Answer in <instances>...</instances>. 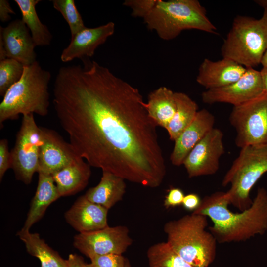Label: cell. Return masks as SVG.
I'll return each mask as SVG.
<instances>
[{
	"label": "cell",
	"instance_id": "obj_1",
	"mask_svg": "<svg viewBox=\"0 0 267 267\" xmlns=\"http://www.w3.org/2000/svg\"><path fill=\"white\" fill-rule=\"evenodd\" d=\"M61 67L53 103L70 143L90 166L156 188L166 173L156 124L139 91L88 58Z\"/></svg>",
	"mask_w": 267,
	"mask_h": 267
},
{
	"label": "cell",
	"instance_id": "obj_2",
	"mask_svg": "<svg viewBox=\"0 0 267 267\" xmlns=\"http://www.w3.org/2000/svg\"><path fill=\"white\" fill-rule=\"evenodd\" d=\"M230 204L226 192L217 191L204 197L193 213L209 217L213 225L210 232L220 243L245 241L267 230V192L258 189L251 206L235 213L228 208Z\"/></svg>",
	"mask_w": 267,
	"mask_h": 267
},
{
	"label": "cell",
	"instance_id": "obj_3",
	"mask_svg": "<svg viewBox=\"0 0 267 267\" xmlns=\"http://www.w3.org/2000/svg\"><path fill=\"white\" fill-rule=\"evenodd\" d=\"M207 217L192 213L168 221L164 226L166 243L182 259L196 267H209L214 262L217 240L206 230Z\"/></svg>",
	"mask_w": 267,
	"mask_h": 267
},
{
	"label": "cell",
	"instance_id": "obj_4",
	"mask_svg": "<svg viewBox=\"0 0 267 267\" xmlns=\"http://www.w3.org/2000/svg\"><path fill=\"white\" fill-rule=\"evenodd\" d=\"M51 77L50 72L37 61L24 67L21 78L9 89L0 104V129L5 121L16 119L20 114H48Z\"/></svg>",
	"mask_w": 267,
	"mask_h": 267
},
{
	"label": "cell",
	"instance_id": "obj_5",
	"mask_svg": "<svg viewBox=\"0 0 267 267\" xmlns=\"http://www.w3.org/2000/svg\"><path fill=\"white\" fill-rule=\"evenodd\" d=\"M143 20L148 29L166 41L174 39L186 30L217 33L205 8L197 0H158Z\"/></svg>",
	"mask_w": 267,
	"mask_h": 267
},
{
	"label": "cell",
	"instance_id": "obj_6",
	"mask_svg": "<svg viewBox=\"0 0 267 267\" xmlns=\"http://www.w3.org/2000/svg\"><path fill=\"white\" fill-rule=\"evenodd\" d=\"M267 48V8L259 19L237 15L221 47L222 58L231 59L246 68L261 64Z\"/></svg>",
	"mask_w": 267,
	"mask_h": 267
},
{
	"label": "cell",
	"instance_id": "obj_7",
	"mask_svg": "<svg viewBox=\"0 0 267 267\" xmlns=\"http://www.w3.org/2000/svg\"><path fill=\"white\" fill-rule=\"evenodd\" d=\"M240 149L223 177L222 185H230L226 192L229 203L242 211L252 205L250 191L267 172V144L248 145Z\"/></svg>",
	"mask_w": 267,
	"mask_h": 267
},
{
	"label": "cell",
	"instance_id": "obj_8",
	"mask_svg": "<svg viewBox=\"0 0 267 267\" xmlns=\"http://www.w3.org/2000/svg\"><path fill=\"white\" fill-rule=\"evenodd\" d=\"M42 142L41 127L37 125L34 114L23 115L10 154L15 178L25 184H29L34 174L38 172Z\"/></svg>",
	"mask_w": 267,
	"mask_h": 267
},
{
	"label": "cell",
	"instance_id": "obj_9",
	"mask_svg": "<svg viewBox=\"0 0 267 267\" xmlns=\"http://www.w3.org/2000/svg\"><path fill=\"white\" fill-rule=\"evenodd\" d=\"M229 120L236 132L237 147L267 144V93L233 106Z\"/></svg>",
	"mask_w": 267,
	"mask_h": 267
},
{
	"label": "cell",
	"instance_id": "obj_10",
	"mask_svg": "<svg viewBox=\"0 0 267 267\" xmlns=\"http://www.w3.org/2000/svg\"><path fill=\"white\" fill-rule=\"evenodd\" d=\"M133 240L125 226H107L94 231L79 233L73 238V246L89 258L96 255L122 254Z\"/></svg>",
	"mask_w": 267,
	"mask_h": 267
},
{
	"label": "cell",
	"instance_id": "obj_11",
	"mask_svg": "<svg viewBox=\"0 0 267 267\" xmlns=\"http://www.w3.org/2000/svg\"><path fill=\"white\" fill-rule=\"evenodd\" d=\"M223 137V132L214 128L193 148L183 163L189 178L217 173L220 159L225 153Z\"/></svg>",
	"mask_w": 267,
	"mask_h": 267
},
{
	"label": "cell",
	"instance_id": "obj_12",
	"mask_svg": "<svg viewBox=\"0 0 267 267\" xmlns=\"http://www.w3.org/2000/svg\"><path fill=\"white\" fill-rule=\"evenodd\" d=\"M263 93L260 71L254 68H246L237 81L222 87L206 89L202 93L201 98L206 104L223 103L233 107L245 103Z\"/></svg>",
	"mask_w": 267,
	"mask_h": 267
},
{
	"label": "cell",
	"instance_id": "obj_13",
	"mask_svg": "<svg viewBox=\"0 0 267 267\" xmlns=\"http://www.w3.org/2000/svg\"><path fill=\"white\" fill-rule=\"evenodd\" d=\"M40 127L43 142L38 172L51 175L81 157L55 131Z\"/></svg>",
	"mask_w": 267,
	"mask_h": 267
},
{
	"label": "cell",
	"instance_id": "obj_14",
	"mask_svg": "<svg viewBox=\"0 0 267 267\" xmlns=\"http://www.w3.org/2000/svg\"><path fill=\"white\" fill-rule=\"evenodd\" d=\"M0 38L7 58L14 59L24 66L37 61L36 45L28 27L21 19L12 21L6 27L0 26Z\"/></svg>",
	"mask_w": 267,
	"mask_h": 267
},
{
	"label": "cell",
	"instance_id": "obj_15",
	"mask_svg": "<svg viewBox=\"0 0 267 267\" xmlns=\"http://www.w3.org/2000/svg\"><path fill=\"white\" fill-rule=\"evenodd\" d=\"M115 31V24L109 22L95 28H87L71 38L69 45L61 52L63 62H70L76 58L81 59L92 57L96 48L104 44Z\"/></svg>",
	"mask_w": 267,
	"mask_h": 267
},
{
	"label": "cell",
	"instance_id": "obj_16",
	"mask_svg": "<svg viewBox=\"0 0 267 267\" xmlns=\"http://www.w3.org/2000/svg\"><path fill=\"white\" fill-rule=\"evenodd\" d=\"M108 210L83 195L65 212L64 217L67 222L79 233L89 232L108 226Z\"/></svg>",
	"mask_w": 267,
	"mask_h": 267
},
{
	"label": "cell",
	"instance_id": "obj_17",
	"mask_svg": "<svg viewBox=\"0 0 267 267\" xmlns=\"http://www.w3.org/2000/svg\"><path fill=\"white\" fill-rule=\"evenodd\" d=\"M215 117L206 109L199 110L192 122L175 140L170 156L172 164L176 166L183 162L193 148L214 127Z\"/></svg>",
	"mask_w": 267,
	"mask_h": 267
},
{
	"label": "cell",
	"instance_id": "obj_18",
	"mask_svg": "<svg viewBox=\"0 0 267 267\" xmlns=\"http://www.w3.org/2000/svg\"><path fill=\"white\" fill-rule=\"evenodd\" d=\"M246 68L226 58L217 61L205 58L200 65L196 82L206 89L222 87L239 79Z\"/></svg>",
	"mask_w": 267,
	"mask_h": 267
},
{
	"label": "cell",
	"instance_id": "obj_19",
	"mask_svg": "<svg viewBox=\"0 0 267 267\" xmlns=\"http://www.w3.org/2000/svg\"><path fill=\"white\" fill-rule=\"evenodd\" d=\"M84 160L80 157L51 175L60 197L74 195L87 186L90 166Z\"/></svg>",
	"mask_w": 267,
	"mask_h": 267
},
{
	"label": "cell",
	"instance_id": "obj_20",
	"mask_svg": "<svg viewBox=\"0 0 267 267\" xmlns=\"http://www.w3.org/2000/svg\"><path fill=\"white\" fill-rule=\"evenodd\" d=\"M38 182L22 230H29L42 218L49 205L60 197L51 175L38 172Z\"/></svg>",
	"mask_w": 267,
	"mask_h": 267
},
{
	"label": "cell",
	"instance_id": "obj_21",
	"mask_svg": "<svg viewBox=\"0 0 267 267\" xmlns=\"http://www.w3.org/2000/svg\"><path fill=\"white\" fill-rule=\"evenodd\" d=\"M123 178L107 171H102L100 182L84 195L89 201L109 210L122 200L126 185Z\"/></svg>",
	"mask_w": 267,
	"mask_h": 267
},
{
	"label": "cell",
	"instance_id": "obj_22",
	"mask_svg": "<svg viewBox=\"0 0 267 267\" xmlns=\"http://www.w3.org/2000/svg\"><path fill=\"white\" fill-rule=\"evenodd\" d=\"M144 106L156 125L165 129L176 112L175 92L166 87H160L149 94Z\"/></svg>",
	"mask_w": 267,
	"mask_h": 267
},
{
	"label": "cell",
	"instance_id": "obj_23",
	"mask_svg": "<svg viewBox=\"0 0 267 267\" xmlns=\"http://www.w3.org/2000/svg\"><path fill=\"white\" fill-rule=\"evenodd\" d=\"M17 235L24 243L27 252L39 260L41 267H68L67 260L46 244L39 233L21 229Z\"/></svg>",
	"mask_w": 267,
	"mask_h": 267
},
{
	"label": "cell",
	"instance_id": "obj_24",
	"mask_svg": "<svg viewBox=\"0 0 267 267\" xmlns=\"http://www.w3.org/2000/svg\"><path fill=\"white\" fill-rule=\"evenodd\" d=\"M176 110L165 129L173 141L192 122L198 110L197 103L186 94L175 92Z\"/></svg>",
	"mask_w": 267,
	"mask_h": 267
},
{
	"label": "cell",
	"instance_id": "obj_25",
	"mask_svg": "<svg viewBox=\"0 0 267 267\" xmlns=\"http://www.w3.org/2000/svg\"><path fill=\"white\" fill-rule=\"evenodd\" d=\"M22 14V21L30 31L36 46L50 44L52 35L46 25L40 21L36 10V5L41 0H14Z\"/></svg>",
	"mask_w": 267,
	"mask_h": 267
},
{
	"label": "cell",
	"instance_id": "obj_26",
	"mask_svg": "<svg viewBox=\"0 0 267 267\" xmlns=\"http://www.w3.org/2000/svg\"><path fill=\"white\" fill-rule=\"evenodd\" d=\"M148 267H196L175 253L166 242L151 245L147 250Z\"/></svg>",
	"mask_w": 267,
	"mask_h": 267
},
{
	"label": "cell",
	"instance_id": "obj_27",
	"mask_svg": "<svg viewBox=\"0 0 267 267\" xmlns=\"http://www.w3.org/2000/svg\"><path fill=\"white\" fill-rule=\"evenodd\" d=\"M54 9L59 11L68 23L71 38L86 28L74 0H50Z\"/></svg>",
	"mask_w": 267,
	"mask_h": 267
},
{
	"label": "cell",
	"instance_id": "obj_28",
	"mask_svg": "<svg viewBox=\"0 0 267 267\" xmlns=\"http://www.w3.org/2000/svg\"><path fill=\"white\" fill-rule=\"evenodd\" d=\"M24 66L19 62L6 58L0 61V95L3 96L9 89L21 78Z\"/></svg>",
	"mask_w": 267,
	"mask_h": 267
},
{
	"label": "cell",
	"instance_id": "obj_29",
	"mask_svg": "<svg viewBox=\"0 0 267 267\" xmlns=\"http://www.w3.org/2000/svg\"><path fill=\"white\" fill-rule=\"evenodd\" d=\"M89 258L93 267H124L127 259L117 254L96 255Z\"/></svg>",
	"mask_w": 267,
	"mask_h": 267
},
{
	"label": "cell",
	"instance_id": "obj_30",
	"mask_svg": "<svg viewBox=\"0 0 267 267\" xmlns=\"http://www.w3.org/2000/svg\"><path fill=\"white\" fill-rule=\"evenodd\" d=\"M158 1V0H126L123 4L131 9L133 16L144 19L154 8Z\"/></svg>",
	"mask_w": 267,
	"mask_h": 267
},
{
	"label": "cell",
	"instance_id": "obj_31",
	"mask_svg": "<svg viewBox=\"0 0 267 267\" xmlns=\"http://www.w3.org/2000/svg\"><path fill=\"white\" fill-rule=\"evenodd\" d=\"M11 168V154L9 151L8 141L2 139L0 141V180H2L5 172Z\"/></svg>",
	"mask_w": 267,
	"mask_h": 267
},
{
	"label": "cell",
	"instance_id": "obj_32",
	"mask_svg": "<svg viewBox=\"0 0 267 267\" xmlns=\"http://www.w3.org/2000/svg\"><path fill=\"white\" fill-rule=\"evenodd\" d=\"M184 194L179 188H172L168 191L164 201V206L166 208L175 207L182 205Z\"/></svg>",
	"mask_w": 267,
	"mask_h": 267
},
{
	"label": "cell",
	"instance_id": "obj_33",
	"mask_svg": "<svg viewBox=\"0 0 267 267\" xmlns=\"http://www.w3.org/2000/svg\"><path fill=\"white\" fill-rule=\"evenodd\" d=\"M201 200L196 193H189L184 196L182 205L187 210L194 211L200 205Z\"/></svg>",
	"mask_w": 267,
	"mask_h": 267
},
{
	"label": "cell",
	"instance_id": "obj_34",
	"mask_svg": "<svg viewBox=\"0 0 267 267\" xmlns=\"http://www.w3.org/2000/svg\"><path fill=\"white\" fill-rule=\"evenodd\" d=\"M11 14H15V12L11 8L10 3L7 0H0V19L1 22H5L11 18Z\"/></svg>",
	"mask_w": 267,
	"mask_h": 267
},
{
	"label": "cell",
	"instance_id": "obj_35",
	"mask_svg": "<svg viewBox=\"0 0 267 267\" xmlns=\"http://www.w3.org/2000/svg\"><path fill=\"white\" fill-rule=\"evenodd\" d=\"M67 260L68 267H84L86 264L83 258L76 254H70Z\"/></svg>",
	"mask_w": 267,
	"mask_h": 267
},
{
	"label": "cell",
	"instance_id": "obj_36",
	"mask_svg": "<svg viewBox=\"0 0 267 267\" xmlns=\"http://www.w3.org/2000/svg\"><path fill=\"white\" fill-rule=\"evenodd\" d=\"M262 80L264 93H267V67H263L260 71Z\"/></svg>",
	"mask_w": 267,
	"mask_h": 267
},
{
	"label": "cell",
	"instance_id": "obj_37",
	"mask_svg": "<svg viewBox=\"0 0 267 267\" xmlns=\"http://www.w3.org/2000/svg\"><path fill=\"white\" fill-rule=\"evenodd\" d=\"M263 67H267V48L266 49L261 61V64Z\"/></svg>",
	"mask_w": 267,
	"mask_h": 267
},
{
	"label": "cell",
	"instance_id": "obj_38",
	"mask_svg": "<svg viewBox=\"0 0 267 267\" xmlns=\"http://www.w3.org/2000/svg\"><path fill=\"white\" fill-rule=\"evenodd\" d=\"M254 1L263 8H267V0H256Z\"/></svg>",
	"mask_w": 267,
	"mask_h": 267
},
{
	"label": "cell",
	"instance_id": "obj_39",
	"mask_svg": "<svg viewBox=\"0 0 267 267\" xmlns=\"http://www.w3.org/2000/svg\"><path fill=\"white\" fill-rule=\"evenodd\" d=\"M124 267H133L132 265H131L130 261L127 259H126V263H125V265Z\"/></svg>",
	"mask_w": 267,
	"mask_h": 267
},
{
	"label": "cell",
	"instance_id": "obj_40",
	"mask_svg": "<svg viewBox=\"0 0 267 267\" xmlns=\"http://www.w3.org/2000/svg\"><path fill=\"white\" fill-rule=\"evenodd\" d=\"M84 267H93V266L90 263L88 264L86 263Z\"/></svg>",
	"mask_w": 267,
	"mask_h": 267
}]
</instances>
